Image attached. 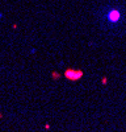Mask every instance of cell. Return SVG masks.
I'll use <instances>...</instances> for the list:
<instances>
[{"mask_svg":"<svg viewBox=\"0 0 126 132\" xmlns=\"http://www.w3.org/2000/svg\"><path fill=\"white\" fill-rule=\"evenodd\" d=\"M64 77L70 81H77L83 77V71L82 70H72V69H67L64 71Z\"/></svg>","mask_w":126,"mask_h":132,"instance_id":"2","label":"cell"},{"mask_svg":"<svg viewBox=\"0 0 126 132\" xmlns=\"http://www.w3.org/2000/svg\"><path fill=\"white\" fill-rule=\"evenodd\" d=\"M121 20H122V13L118 8L109 9V11L106 12V21L110 25H117L121 22Z\"/></svg>","mask_w":126,"mask_h":132,"instance_id":"1","label":"cell"}]
</instances>
